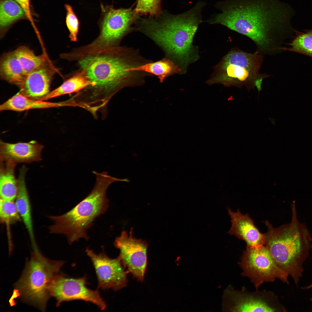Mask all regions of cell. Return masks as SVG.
Returning <instances> with one entry per match:
<instances>
[{"mask_svg":"<svg viewBox=\"0 0 312 312\" xmlns=\"http://www.w3.org/2000/svg\"><path fill=\"white\" fill-rule=\"evenodd\" d=\"M205 5L199 1L191 9L181 14L166 13L140 21L137 29L161 47L180 67L181 74L199 58L197 49L193 44L199 25L203 22L201 11Z\"/></svg>","mask_w":312,"mask_h":312,"instance_id":"cell-3","label":"cell"},{"mask_svg":"<svg viewBox=\"0 0 312 312\" xmlns=\"http://www.w3.org/2000/svg\"><path fill=\"white\" fill-rule=\"evenodd\" d=\"M291 209L290 223L274 228L266 221L268 231L264 235L265 246L277 265L297 285L302 276L303 263L311 248L312 238L305 225L298 220L294 201Z\"/></svg>","mask_w":312,"mask_h":312,"instance_id":"cell-4","label":"cell"},{"mask_svg":"<svg viewBox=\"0 0 312 312\" xmlns=\"http://www.w3.org/2000/svg\"><path fill=\"white\" fill-rule=\"evenodd\" d=\"M78 61L80 70L94 86L79 92L77 97L84 108L94 113L104 108L122 88L143 83L145 73L129 69L147 63L136 51L118 46Z\"/></svg>","mask_w":312,"mask_h":312,"instance_id":"cell-2","label":"cell"},{"mask_svg":"<svg viewBox=\"0 0 312 312\" xmlns=\"http://www.w3.org/2000/svg\"><path fill=\"white\" fill-rule=\"evenodd\" d=\"M101 7L99 35L90 44L77 48V54L81 58L118 46L123 37L132 29V25L140 16L133 7L116 9L113 5L104 6L101 4Z\"/></svg>","mask_w":312,"mask_h":312,"instance_id":"cell-8","label":"cell"},{"mask_svg":"<svg viewBox=\"0 0 312 312\" xmlns=\"http://www.w3.org/2000/svg\"><path fill=\"white\" fill-rule=\"evenodd\" d=\"M25 16L20 5L14 0H2L0 4V24L3 29Z\"/></svg>","mask_w":312,"mask_h":312,"instance_id":"cell-25","label":"cell"},{"mask_svg":"<svg viewBox=\"0 0 312 312\" xmlns=\"http://www.w3.org/2000/svg\"><path fill=\"white\" fill-rule=\"evenodd\" d=\"M24 10L25 16L34 26V22L31 10L29 0H15Z\"/></svg>","mask_w":312,"mask_h":312,"instance_id":"cell-29","label":"cell"},{"mask_svg":"<svg viewBox=\"0 0 312 312\" xmlns=\"http://www.w3.org/2000/svg\"><path fill=\"white\" fill-rule=\"evenodd\" d=\"M311 302H312V298H311Z\"/></svg>","mask_w":312,"mask_h":312,"instance_id":"cell-31","label":"cell"},{"mask_svg":"<svg viewBox=\"0 0 312 312\" xmlns=\"http://www.w3.org/2000/svg\"><path fill=\"white\" fill-rule=\"evenodd\" d=\"M215 6L221 12L207 22L248 37L263 56L283 51L285 40L294 31L290 24L293 10L280 0H225Z\"/></svg>","mask_w":312,"mask_h":312,"instance_id":"cell-1","label":"cell"},{"mask_svg":"<svg viewBox=\"0 0 312 312\" xmlns=\"http://www.w3.org/2000/svg\"><path fill=\"white\" fill-rule=\"evenodd\" d=\"M64 6L66 11V23L69 32V37L71 41L76 42L79 30V21L73 7L67 4Z\"/></svg>","mask_w":312,"mask_h":312,"instance_id":"cell-28","label":"cell"},{"mask_svg":"<svg viewBox=\"0 0 312 312\" xmlns=\"http://www.w3.org/2000/svg\"><path fill=\"white\" fill-rule=\"evenodd\" d=\"M161 0H137L134 10L140 16L149 14L157 17L162 14Z\"/></svg>","mask_w":312,"mask_h":312,"instance_id":"cell-27","label":"cell"},{"mask_svg":"<svg viewBox=\"0 0 312 312\" xmlns=\"http://www.w3.org/2000/svg\"><path fill=\"white\" fill-rule=\"evenodd\" d=\"M23 70L27 75L41 67L47 61L44 55H36L25 46H21L14 50Z\"/></svg>","mask_w":312,"mask_h":312,"instance_id":"cell-24","label":"cell"},{"mask_svg":"<svg viewBox=\"0 0 312 312\" xmlns=\"http://www.w3.org/2000/svg\"><path fill=\"white\" fill-rule=\"evenodd\" d=\"M238 264L241 275L250 280L257 289L263 283L276 279L289 284L288 275L278 266L265 246L246 247Z\"/></svg>","mask_w":312,"mask_h":312,"instance_id":"cell-9","label":"cell"},{"mask_svg":"<svg viewBox=\"0 0 312 312\" xmlns=\"http://www.w3.org/2000/svg\"><path fill=\"white\" fill-rule=\"evenodd\" d=\"M0 218L2 223L12 224L21 219L14 201L4 200L0 198Z\"/></svg>","mask_w":312,"mask_h":312,"instance_id":"cell-26","label":"cell"},{"mask_svg":"<svg viewBox=\"0 0 312 312\" xmlns=\"http://www.w3.org/2000/svg\"><path fill=\"white\" fill-rule=\"evenodd\" d=\"M33 249L30 259L26 261L21 277L14 285L11 300L18 298L44 311L51 297L49 287L65 262L49 259L41 253L37 247Z\"/></svg>","mask_w":312,"mask_h":312,"instance_id":"cell-6","label":"cell"},{"mask_svg":"<svg viewBox=\"0 0 312 312\" xmlns=\"http://www.w3.org/2000/svg\"><path fill=\"white\" fill-rule=\"evenodd\" d=\"M87 284L86 276L76 278L58 274L49 287L50 295L55 299L56 307L64 302L79 300L92 303L105 310L106 304L98 290L90 289Z\"/></svg>","mask_w":312,"mask_h":312,"instance_id":"cell-11","label":"cell"},{"mask_svg":"<svg viewBox=\"0 0 312 312\" xmlns=\"http://www.w3.org/2000/svg\"><path fill=\"white\" fill-rule=\"evenodd\" d=\"M222 309L229 312H285L286 309L273 292L266 290L251 292L245 287L235 289L231 285L224 290Z\"/></svg>","mask_w":312,"mask_h":312,"instance_id":"cell-10","label":"cell"},{"mask_svg":"<svg viewBox=\"0 0 312 312\" xmlns=\"http://www.w3.org/2000/svg\"><path fill=\"white\" fill-rule=\"evenodd\" d=\"M94 86V83L89 80L84 72L80 70L40 100L44 101L62 95L78 92L86 88H90Z\"/></svg>","mask_w":312,"mask_h":312,"instance_id":"cell-21","label":"cell"},{"mask_svg":"<svg viewBox=\"0 0 312 312\" xmlns=\"http://www.w3.org/2000/svg\"><path fill=\"white\" fill-rule=\"evenodd\" d=\"M129 70L153 74L158 77L161 82H163L168 77L181 74V71L179 66L169 58H164L155 62H148Z\"/></svg>","mask_w":312,"mask_h":312,"instance_id":"cell-22","label":"cell"},{"mask_svg":"<svg viewBox=\"0 0 312 312\" xmlns=\"http://www.w3.org/2000/svg\"><path fill=\"white\" fill-rule=\"evenodd\" d=\"M68 106L69 103L67 101L55 103L35 100L28 98L19 92L1 104L0 106V110L22 112L31 109Z\"/></svg>","mask_w":312,"mask_h":312,"instance_id":"cell-18","label":"cell"},{"mask_svg":"<svg viewBox=\"0 0 312 312\" xmlns=\"http://www.w3.org/2000/svg\"><path fill=\"white\" fill-rule=\"evenodd\" d=\"M311 248H312V239L311 241ZM302 289L303 290H308L312 289V283L307 286L302 287Z\"/></svg>","mask_w":312,"mask_h":312,"instance_id":"cell-30","label":"cell"},{"mask_svg":"<svg viewBox=\"0 0 312 312\" xmlns=\"http://www.w3.org/2000/svg\"><path fill=\"white\" fill-rule=\"evenodd\" d=\"M295 35L288 43L286 44L283 51L302 54L312 58V29L301 32L294 30Z\"/></svg>","mask_w":312,"mask_h":312,"instance_id":"cell-23","label":"cell"},{"mask_svg":"<svg viewBox=\"0 0 312 312\" xmlns=\"http://www.w3.org/2000/svg\"><path fill=\"white\" fill-rule=\"evenodd\" d=\"M92 172L96 176V181L89 194L64 214L49 216L53 222L49 228L50 233L64 235L70 244L81 238L88 239L87 230L92 226L95 218L104 214L109 207L106 194L107 188L115 182L123 181L109 175L107 172Z\"/></svg>","mask_w":312,"mask_h":312,"instance_id":"cell-5","label":"cell"},{"mask_svg":"<svg viewBox=\"0 0 312 312\" xmlns=\"http://www.w3.org/2000/svg\"><path fill=\"white\" fill-rule=\"evenodd\" d=\"M132 230L129 233L122 231L116 238L114 245L120 250L118 257L123 266L134 277L142 281L147 265L148 245L145 241L133 237Z\"/></svg>","mask_w":312,"mask_h":312,"instance_id":"cell-12","label":"cell"},{"mask_svg":"<svg viewBox=\"0 0 312 312\" xmlns=\"http://www.w3.org/2000/svg\"><path fill=\"white\" fill-rule=\"evenodd\" d=\"M0 74L1 78L19 88L27 75L16 54L15 51L4 53L1 59Z\"/></svg>","mask_w":312,"mask_h":312,"instance_id":"cell-19","label":"cell"},{"mask_svg":"<svg viewBox=\"0 0 312 312\" xmlns=\"http://www.w3.org/2000/svg\"><path fill=\"white\" fill-rule=\"evenodd\" d=\"M27 168H21L18 181V191L15 202L19 214L28 232L32 247L36 246L34 231L31 210L29 197L25 181Z\"/></svg>","mask_w":312,"mask_h":312,"instance_id":"cell-17","label":"cell"},{"mask_svg":"<svg viewBox=\"0 0 312 312\" xmlns=\"http://www.w3.org/2000/svg\"><path fill=\"white\" fill-rule=\"evenodd\" d=\"M1 161L0 198L4 200L14 201L18 191V181L14 174L16 164L9 161Z\"/></svg>","mask_w":312,"mask_h":312,"instance_id":"cell-20","label":"cell"},{"mask_svg":"<svg viewBox=\"0 0 312 312\" xmlns=\"http://www.w3.org/2000/svg\"><path fill=\"white\" fill-rule=\"evenodd\" d=\"M86 252L94 266L98 281V287L103 289L111 288L118 290L125 286L127 280L126 272L119 257L109 258L104 253L98 254L88 248Z\"/></svg>","mask_w":312,"mask_h":312,"instance_id":"cell-13","label":"cell"},{"mask_svg":"<svg viewBox=\"0 0 312 312\" xmlns=\"http://www.w3.org/2000/svg\"><path fill=\"white\" fill-rule=\"evenodd\" d=\"M231 218V225L228 233L244 241L247 247H256L264 245L265 240L264 234L256 227L247 214H242L239 209L236 212L228 209Z\"/></svg>","mask_w":312,"mask_h":312,"instance_id":"cell-15","label":"cell"},{"mask_svg":"<svg viewBox=\"0 0 312 312\" xmlns=\"http://www.w3.org/2000/svg\"><path fill=\"white\" fill-rule=\"evenodd\" d=\"M54 69L47 62L40 68L27 75L19 92L30 99L40 100L50 92V87L55 73Z\"/></svg>","mask_w":312,"mask_h":312,"instance_id":"cell-14","label":"cell"},{"mask_svg":"<svg viewBox=\"0 0 312 312\" xmlns=\"http://www.w3.org/2000/svg\"><path fill=\"white\" fill-rule=\"evenodd\" d=\"M43 146L35 141L12 144L0 142L1 161H9L16 164L30 163L41 160Z\"/></svg>","mask_w":312,"mask_h":312,"instance_id":"cell-16","label":"cell"},{"mask_svg":"<svg viewBox=\"0 0 312 312\" xmlns=\"http://www.w3.org/2000/svg\"><path fill=\"white\" fill-rule=\"evenodd\" d=\"M263 56L257 51L251 53L233 49L215 67L208 83L239 88L245 86L248 90L256 87L259 91L263 80L269 76L260 72Z\"/></svg>","mask_w":312,"mask_h":312,"instance_id":"cell-7","label":"cell"}]
</instances>
